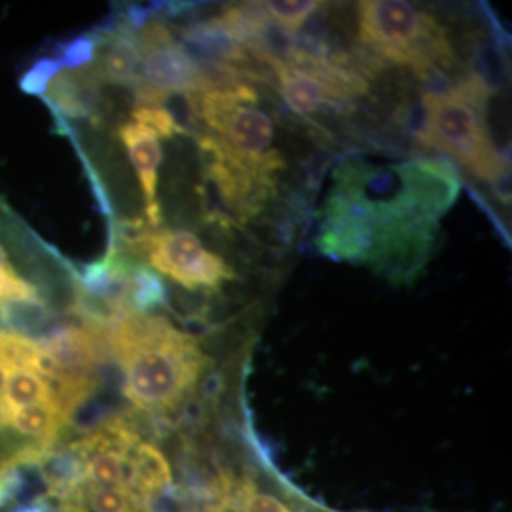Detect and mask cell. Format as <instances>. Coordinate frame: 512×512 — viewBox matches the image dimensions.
<instances>
[{
	"instance_id": "1",
	"label": "cell",
	"mask_w": 512,
	"mask_h": 512,
	"mask_svg": "<svg viewBox=\"0 0 512 512\" xmlns=\"http://www.w3.org/2000/svg\"><path fill=\"white\" fill-rule=\"evenodd\" d=\"M450 165H372L348 160L336 169L323 211L319 251L336 260L372 264L399 283L429 258L437 220L456 200Z\"/></svg>"
},
{
	"instance_id": "2",
	"label": "cell",
	"mask_w": 512,
	"mask_h": 512,
	"mask_svg": "<svg viewBox=\"0 0 512 512\" xmlns=\"http://www.w3.org/2000/svg\"><path fill=\"white\" fill-rule=\"evenodd\" d=\"M107 355L105 332L82 319L46 336L0 329V482L67 440Z\"/></svg>"
},
{
	"instance_id": "3",
	"label": "cell",
	"mask_w": 512,
	"mask_h": 512,
	"mask_svg": "<svg viewBox=\"0 0 512 512\" xmlns=\"http://www.w3.org/2000/svg\"><path fill=\"white\" fill-rule=\"evenodd\" d=\"M122 393L141 414L165 418L188 403L209 365L200 340L160 313H128L107 330Z\"/></svg>"
},
{
	"instance_id": "4",
	"label": "cell",
	"mask_w": 512,
	"mask_h": 512,
	"mask_svg": "<svg viewBox=\"0 0 512 512\" xmlns=\"http://www.w3.org/2000/svg\"><path fill=\"white\" fill-rule=\"evenodd\" d=\"M82 277L0 198V329L46 336L80 317Z\"/></svg>"
},
{
	"instance_id": "5",
	"label": "cell",
	"mask_w": 512,
	"mask_h": 512,
	"mask_svg": "<svg viewBox=\"0 0 512 512\" xmlns=\"http://www.w3.org/2000/svg\"><path fill=\"white\" fill-rule=\"evenodd\" d=\"M492 93L475 71L463 74L446 92L423 93L427 148H437L476 179L492 184L499 200L511 205L509 165L494 147L486 122Z\"/></svg>"
},
{
	"instance_id": "6",
	"label": "cell",
	"mask_w": 512,
	"mask_h": 512,
	"mask_svg": "<svg viewBox=\"0 0 512 512\" xmlns=\"http://www.w3.org/2000/svg\"><path fill=\"white\" fill-rule=\"evenodd\" d=\"M357 33L368 54L408 67L427 84V92H446L454 86L450 73L456 52L446 29L427 10L406 0L359 2Z\"/></svg>"
},
{
	"instance_id": "7",
	"label": "cell",
	"mask_w": 512,
	"mask_h": 512,
	"mask_svg": "<svg viewBox=\"0 0 512 512\" xmlns=\"http://www.w3.org/2000/svg\"><path fill=\"white\" fill-rule=\"evenodd\" d=\"M198 137L209 135L220 156L260 179L277 183L285 158L275 148V124L260 107V93L249 82L188 93Z\"/></svg>"
},
{
	"instance_id": "8",
	"label": "cell",
	"mask_w": 512,
	"mask_h": 512,
	"mask_svg": "<svg viewBox=\"0 0 512 512\" xmlns=\"http://www.w3.org/2000/svg\"><path fill=\"white\" fill-rule=\"evenodd\" d=\"M124 243L128 251L120 253L141 260L154 274L192 293H215L236 279L234 268L190 230L137 228L135 234L124 236Z\"/></svg>"
},
{
	"instance_id": "9",
	"label": "cell",
	"mask_w": 512,
	"mask_h": 512,
	"mask_svg": "<svg viewBox=\"0 0 512 512\" xmlns=\"http://www.w3.org/2000/svg\"><path fill=\"white\" fill-rule=\"evenodd\" d=\"M270 73L275 76L277 93L287 109L302 120H311L323 107L340 109L359 97L325 71H304L287 63H275Z\"/></svg>"
},
{
	"instance_id": "10",
	"label": "cell",
	"mask_w": 512,
	"mask_h": 512,
	"mask_svg": "<svg viewBox=\"0 0 512 512\" xmlns=\"http://www.w3.org/2000/svg\"><path fill=\"white\" fill-rule=\"evenodd\" d=\"M118 139L128 154L129 164L135 171L137 183L143 192L145 202V228H160L162 226V205L158 198V181H160V165L164 160V137L129 112L128 118L116 129Z\"/></svg>"
},
{
	"instance_id": "11",
	"label": "cell",
	"mask_w": 512,
	"mask_h": 512,
	"mask_svg": "<svg viewBox=\"0 0 512 512\" xmlns=\"http://www.w3.org/2000/svg\"><path fill=\"white\" fill-rule=\"evenodd\" d=\"M323 6L325 4L319 0H268V2H262L264 12L289 35H296L300 29H304L306 23Z\"/></svg>"
}]
</instances>
